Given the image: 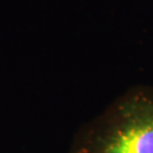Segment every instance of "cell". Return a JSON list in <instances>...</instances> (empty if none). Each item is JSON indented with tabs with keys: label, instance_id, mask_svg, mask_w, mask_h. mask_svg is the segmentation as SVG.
I'll list each match as a JSON object with an SVG mask.
<instances>
[{
	"label": "cell",
	"instance_id": "1",
	"mask_svg": "<svg viewBox=\"0 0 153 153\" xmlns=\"http://www.w3.org/2000/svg\"><path fill=\"white\" fill-rule=\"evenodd\" d=\"M70 153H153V87L124 91L79 129Z\"/></svg>",
	"mask_w": 153,
	"mask_h": 153
}]
</instances>
